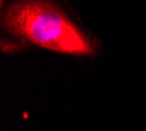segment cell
Here are the masks:
<instances>
[{
  "label": "cell",
  "mask_w": 146,
  "mask_h": 131,
  "mask_svg": "<svg viewBox=\"0 0 146 131\" xmlns=\"http://www.w3.org/2000/svg\"><path fill=\"white\" fill-rule=\"evenodd\" d=\"M3 30L12 38L71 55L94 53L90 39L51 0H13L3 7Z\"/></svg>",
  "instance_id": "6da1fadb"
}]
</instances>
